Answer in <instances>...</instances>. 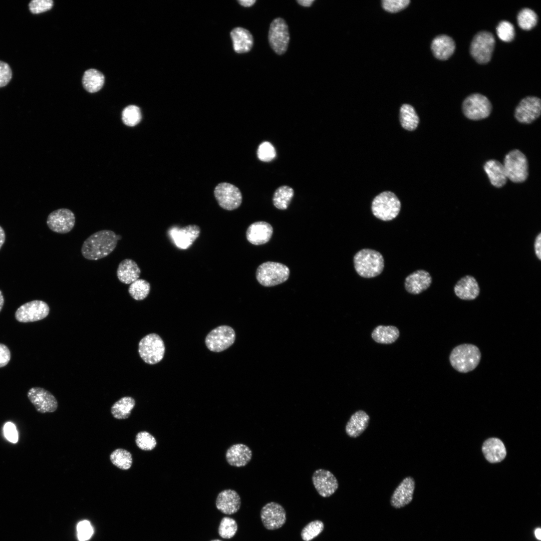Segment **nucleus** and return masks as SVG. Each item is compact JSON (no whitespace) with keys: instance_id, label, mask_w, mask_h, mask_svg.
I'll return each mask as SVG.
<instances>
[{"instance_id":"obj_1","label":"nucleus","mask_w":541,"mask_h":541,"mask_svg":"<svg viewBox=\"0 0 541 541\" xmlns=\"http://www.w3.org/2000/svg\"><path fill=\"white\" fill-rule=\"evenodd\" d=\"M121 236L110 230H101L89 236L83 242L81 253L86 259L96 260L108 256L116 248Z\"/></svg>"},{"instance_id":"obj_2","label":"nucleus","mask_w":541,"mask_h":541,"mask_svg":"<svg viewBox=\"0 0 541 541\" xmlns=\"http://www.w3.org/2000/svg\"><path fill=\"white\" fill-rule=\"evenodd\" d=\"M353 263L357 273L364 278L377 277L384 268L382 254L371 248H363L357 252L353 257Z\"/></svg>"},{"instance_id":"obj_3","label":"nucleus","mask_w":541,"mask_h":541,"mask_svg":"<svg viewBox=\"0 0 541 541\" xmlns=\"http://www.w3.org/2000/svg\"><path fill=\"white\" fill-rule=\"evenodd\" d=\"M478 348L473 344H463L452 350L449 361L452 367L459 372L465 373L475 369L481 359Z\"/></svg>"},{"instance_id":"obj_4","label":"nucleus","mask_w":541,"mask_h":541,"mask_svg":"<svg viewBox=\"0 0 541 541\" xmlns=\"http://www.w3.org/2000/svg\"><path fill=\"white\" fill-rule=\"evenodd\" d=\"M401 202L393 192L384 191L377 195L373 200L371 210L378 219L388 221L395 219L401 210Z\"/></svg>"},{"instance_id":"obj_5","label":"nucleus","mask_w":541,"mask_h":541,"mask_svg":"<svg viewBox=\"0 0 541 541\" xmlns=\"http://www.w3.org/2000/svg\"><path fill=\"white\" fill-rule=\"evenodd\" d=\"M289 267L281 263L266 261L260 264L256 271V278L263 286L273 287L286 282L289 278Z\"/></svg>"},{"instance_id":"obj_6","label":"nucleus","mask_w":541,"mask_h":541,"mask_svg":"<svg viewBox=\"0 0 541 541\" xmlns=\"http://www.w3.org/2000/svg\"><path fill=\"white\" fill-rule=\"evenodd\" d=\"M507 179L514 183L525 181L528 175V166L525 155L518 149L509 152L503 164Z\"/></svg>"},{"instance_id":"obj_7","label":"nucleus","mask_w":541,"mask_h":541,"mask_svg":"<svg viewBox=\"0 0 541 541\" xmlns=\"http://www.w3.org/2000/svg\"><path fill=\"white\" fill-rule=\"evenodd\" d=\"M138 353L145 363L150 365L158 363L162 360L164 355L163 341L156 334H148L140 341Z\"/></svg>"},{"instance_id":"obj_8","label":"nucleus","mask_w":541,"mask_h":541,"mask_svg":"<svg viewBox=\"0 0 541 541\" xmlns=\"http://www.w3.org/2000/svg\"><path fill=\"white\" fill-rule=\"evenodd\" d=\"M495 38L490 32L482 31L473 37L470 46V53L479 64H486L491 60L495 46Z\"/></svg>"},{"instance_id":"obj_9","label":"nucleus","mask_w":541,"mask_h":541,"mask_svg":"<svg viewBox=\"0 0 541 541\" xmlns=\"http://www.w3.org/2000/svg\"><path fill=\"white\" fill-rule=\"evenodd\" d=\"M462 111L466 117L479 120L488 117L492 110L491 103L485 96L474 93L467 96L462 103Z\"/></svg>"},{"instance_id":"obj_10","label":"nucleus","mask_w":541,"mask_h":541,"mask_svg":"<svg viewBox=\"0 0 541 541\" xmlns=\"http://www.w3.org/2000/svg\"><path fill=\"white\" fill-rule=\"evenodd\" d=\"M235 340L234 330L228 326L222 325L213 329L207 334L205 343L209 350L220 352L231 346Z\"/></svg>"},{"instance_id":"obj_11","label":"nucleus","mask_w":541,"mask_h":541,"mask_svg":"<svg viewBox=\"0 0 541 541\" xmlns=\"http://www.w3.org/2000/svg\"><path fill=\"white\" fill-rule=\"evenodd\" d=\"M268 39L273 50L278 55L284 54L288 47L290 35L288 25L281 18L275 19L271 23Z\"/></svg>"},{"instance_id":"obj_12","label":"nucleus","mask_w":541,"mask_h":541,"mask_svg":"<svg viewBox=\"0 0 541 541\" xmlns=\"http://www.w3.org/2000/svg\"><path fill=\"white\" fill-rule=\"evenodd\" d=\"M214 194L219 205L227 210L237 208L242 202V197L240 191L230 183H219L214 189Z\"/></svg>"},{"instance_id":"obj_13","label":"nucleus","mask_w":541,"mask_h":541,"mask_svg":"<svg viewBox=\"0 0 541 541\" xmlns=\"http://www.w3.org/2000/svg\"><path fill=\"white\" fill-rule=\"evenodd\" d=\"M49 311V307L46 302L34 300L20 306L15 313V318L20 322H33L45 318Z\"/></svg>"},{"instance_id":"obj_14","label":"nucleus","mask_w":541,"mask_h":541,"mask_svg":"<svg viewBox=\"0 0 541 541\" xmlns=\"http://www.w3.org/2000/svg\"><path fill=\"white\" fill-rule=\"evenodd\" d=\"M74 213L67 208H60L51 212L47 219L49 228L53 231L61 234L69 232L75 224Z\"/></svg>"},{"instance_id":"obj_15","label":"nucleus","mask_w":541,"mask_h":541,"mask_svg":"<svg viewBox=\"0 0 541 541\" xmlns=\"http://www.w3.org/2000/svg\"><path fill=\"white\" fill-rule=\"evenodd\" d=\"M540 113V99L535 96H527L523 98L516 107L514 116L520 123L530 124L539 117Z\"/></svg>"},{"instance_id":"obj_16","label":"nucleus","mask_w":541,"mask_h":541,"mask_svg":"<svg viewBox=\"0 0 541 541\" xmlns=\"http://www.w3.org/2000/svg\"><path fill=\"white\" fill-rule=\"evenodd\" d=\"M27 396L30 402L39 413L55 412L58 408V402L55 396L48 390L38 387L31 388Z\"/></svg>"},{"instance_id":"obj_17","label":"nucleus","mask_w":541,"mask_h":541,"mask_svg":"<svg viewBox=\"0 0 541 541\" xmlns=\"http://www.w3.org/2000/svg\"><path fill=\"white\" fill-rule=\"evenodd\" d=\"M260 518L263 526L268 530L281 527L286 521V512L279 503L270 502L265 504L260 511Z\"/></svg>"},{"instance_id":"obj_18","label":"nucleus","mask_w":541,"mask_h":541,"mask_svg":"<svg viewBox=\"0 0 541 541\" xmlns=\"http://www.w3.org/2000/svg\"><path fill=\"white\" fill-rule=\"evenodd\" d=\"M312 478L316 490L323 497L331 496L338 488V480L329 470L322 468L317 469L314 472Z\"/></svg>"},{"instance_id":"obj_19","label":"nucleus","mask_w":541,"mask_h":541,"mask_svg":"<svg viewBox=\"0 0 541 541\" xmlns=\"http://www.w3.org/2000/svg\"><path fill=\"white\" fill-rule=\"evenodd\" d=\"M200 228L197 225H188L180 227L176 226L170 227L168 233L174 244L179 248H189L198 238Z\"/></svg>"},{"instance_id":"obj_20","label":"nucleus","mask_w":541,"mask_h":541,"mask_svg":"<svg viewBox=\"0 0 541 541\" xmlns=\"http://www.w3.org/2000/svg\"><path fill=\"white\" fill-rule=\"evenodd\" d=\"M415 488L414 478L410 476L405 477L393 491L391 505L395 508H400L409 504L413 499Z\"/></svg>"},{"instance_id":"obj_21","label":"nucleus","mask_w":541,"mask_h":541,"mask_svg":"<svg viewBox=\"0 0 541 541\" xmlns=\"http://www.w3.org/2000/svg\"><path fill=\"white\" fill-rule=\"evenodd\" d=\"M432 282V279L429 272L424 269H418L406 277L404 287L409 294L418 295L428 289Z\"/></svg>"},{"instance_id":"obj_22","label":"nucleus","mask_w":541,"mask_h":541,"mask_svg":"<svg viewBox=\"0 0 541 541\" xmlns=\"http://www.w3.org/2000/svg\"><path fill=\"white\" fill-rule=\"evenodd\" d=\"M216 508L221 512L232 514L240 507L241 499L237 492L231 489H224L218 493L216 499Z\"/></svg>"},{"instance_id":"obj_23","label":"nucleus","mask_w":541,"mask_h":541,"mask_svg":"<svg viewBox=\"0 0 541 541\" xmlns=\"http://www.w3.org/2000/svg\"><path fill=\"white\" fill-rule=\"evenodd\" d=\"M252 452L250 448L242 443L230 446L225 453V458L231 466L240 467L246 466L251 460Z\"/></svg>"},{"instance_id":"obj_24","label":"nucleus","mask_w":541,"mask_h":541,"mask_svg":"<svg viewBox=\"0 0 541 541\" xmlns=\"http://www.w3.org/2000/svg\"><path fill=\"white\" fill-rule=\"evenodd\" d=\"M273 228L265 221H257L251 224L246 232L247 240L252 244L260 245L267 242L272 237Z\"/></svg>"},{"instance_id":"obj_25","label":"nucleus","mask_w":541,"mask_h":541,"mask_svg":"<svg viewBox=\"0 0 541 541\" xmlns=\"http://www.w3.org/2000/svg\"><path fill=\"white\" fill-rule=\"evenodd\" d=\"M456 296L463 300H473L479 295L480 288L475 278L467 275L461 278L455 285Z\"/></svg>"},{"instance_id":"obj_26","label":"nucleus","mask_w":541,"mask_h":541,"mask_svg":"<svg viewBox=\"0 0 541 541\" xmlns=\"http://www.w3.org/2000/svg\"><path fill=\"white\" fill-rule=\"evenodd\" d=\"M370 419V416L364 410H359L355 412L345 425L346 433L351 438L359 437L368 427Z\"/></svg>"},{"instance_id":"obj_27","label":"nucleus","mask_w":541,"mask_h":541,"mask_svg":"<svg viewBox=\"0 0 541 541\" xmlns=\"http://www.w3.org/2000/svg\"><path fill=\"white\" fill-rule=\"evenodd\" d=\"M431 49L434 56L440 60L449 58L455 49L454 41L446 35H440L435 37L432 41Z\"/></svg>"},{"instance_id":"obj_28","label":"nucleus","mask_w":541,"mask_h":541,"mask_svg":"<svg viewBox=\"0 0 541 541\" xmlns=\"http://www.w3.org/2000/svg\"><path fill=\"white\" fill-rule=\"evenodd\" d=\"M482 450L486 460L490 463L500 462L506 454L503 442L496 438H489L485 441Z\"/></svg>"},{"instance_id":"obj_29","label":"nucleus","mask_w":541,"mask_h":541,"mask_svg":"<svg viewBox=\"0 0 541 541\" xmlns=\"http://www.w3.org/2000/svg\"><path fill=\"white\" fill-rule=\"evenodd\" d=\"M116 274L120 282L129 285L139 279L141 270L134 260L126 258L119 263Z\"/></svg>"},{"instance_id":"obj_30","label":"nucleus","mask_w":541,"mask_h":541,"mask_svg":"<svg viewBox=\"0 0 541 541\" xmlns=\"http://www.w3.org/2000/svg\"><path fill=\"white\" fill-rule=\"evenodd\" d=\"M483 168L492 185L500 188L505 184L507 178L503 165L500 162L489 160L484 164Z\"/></svg>"},{"instance_id":"obj_31","label":"nucleus","mask_w":541,"mask_h":541,"mask_svg":"<svg viewBox=\"0 0 541 541\" xmlns=\"http://www.w3.org/2000/svg\"><path fill=\"white\" fill-rule=\"evenodd\" d=\"M230 36L233 49L237 53H244L250 50L253 46V37L250 32L241 27L233 29Z\"/></svg>"},{"instance_id":"obj_32","label":"nucleus","mask_w":541,"mask_h":541,"mask_svg":"<svg viewBox=\"0 0 541 541\" xmlns=\"http://www.w3.org/2000/svg\"><path fill=\"white\" fill-rule=\"evenodd\" d=\"M399 334L398 329L395 326L379 325L373 331L371 337L378 343L389 344L395 342Z\"/></svg>"},{"instance_id":"obj_33","label":"nucleus","mask_w":541,"mask_h":541,"mask_svg":"<svg viewBox=\"0 0 541 541\" xmlns=\"http://www.w3.org/2000/svg\"><path fill=\"white\" fill-rule=\"evenodd\" d=\"M105 77L103 74L95 69L86 70L82 78V84L85 89L90 93L99 91L103 86Z\"/></svg>"},{"instance_id":"obj_34","label":"nucleus","mask_w":541,"mask_h":541,"mask_svg":"<svg viewBox=\"0 0 541 541\" xmlns=\"http://www.w3.org/2000/svg\"><path fill=\"white\" fill-rule=\"evenodd\" d=\"M135 405V401L134 398L129 396L123 397L112 405L111 412L116 419H125L130 416Z\"/></svg>"},{"instance_id":"obj_35","label":"nucleus","mask_w":541,"mask_h":541,"mask_svg":"<svg viewBox=\"0 0 541 541\" xmlns=\"http://www.w3.org/2000/svg\"><path fill=\"white\" fill-rule=\"evenodd\" d=\"M400 121L403 128L412 131L417 128L419 118L413 106L404 104L400 109Z\"/></svg>"},{"instance_id":"obj_36","label":"nucleus","mask_w":541,"mask_h":541,"mask_svg":"<svg viewBox=\"0 0 541 541\" xmlns=\"http://www.w3.org/2000/svg\"><path fill=\"white\" fill-rule=\"evenodd\" d=\"M294 195V189L290 186L283 185L275 191L273 201L274 206L279 209H286Z\"/></svg>"},{"instance_id":"obj_37","label":"nucleus","mask_w":541,"mask_h":541,"mask_svg":"<svg viewBox=\"0 0 541 541\" xmlns=\"http://www.w3.org/2000/svg\"><path fill=\"white\" fill-rule=\"evenodd\" d=\"M112 463L122 470L129 469L132 466L133 458L131 453L123 448H117L110 455Z\"/></svg>"},{"instance_id":"obj_38","label":"nucleus","mask_w":541,"mask_h":541,"mask_svg":"<svg viewBox=\"0 0 541 541\" xmlns=\"http://www.w3.org/2000/svg\"><path fill=\"white\" fill-rule=\"evenodd\" d=\"M150 290V283L145 280L139 279L131 283L128 290L130 296L137 301L145 299L149 295Z\"/></svg>"},{"instance_id":"obj_39","label":"nucleus","mask_w":541,"mask_h":541,"mask_svg":"<svg viewBox=\"0 0 541 541\" xmlns=\"http://www.w3.org/2000/svg\"><path fill=\"white\" fill-rule=\"evenodd\" d=\"M537 20L536 14L529 8L522 9L517 16V21L519 27L526 31L534 28L537 24Z\"/></svg>"},{"instance_id":"obj_40","label":"nucleus","mask_w":541,"mask_h":541,"mask_svg":"<svg viewBox=\"0 0 541 541\" xmlns=\"http://www.w3.org/2000/svg\"><path fill=\"white\" fill-rule=\"evenodd\" d=\"M123 123L127 126L133 127L138 124L141 120L140 108L134 105L125 108L122 113Z\"/></svg>"},{"instance_id":"obj_41","label":"nucleus","mask_w":541,"mask_h":541,"mask_svg":"<svg viewBox=\"0 0 541 541\" xmlns=\"http://www.w3.org/2000/svg\"><path fill=\"white\" fill-rule=\"evenodd\" d=\"M324 523L320 520L312 521L302 530L301 536L304 541H310L317 537L324 530Z\"/></svg>"},{"instance_id":"obj_42","label":"nucleus","mask_w":541,"mask_h":541,"mask_svg":"<svg viewBox=\"0 0 541 541\" xmlns=\"http://www.w3.org/2000/svg\"><path fill=\"white\" fill-rule=\"evenodd\" d=\"M237 530L236 521L229 517H224L220 521L218 527V533L223 538L229 539L233 537Z\"/></svg>"},{"instance_id":"obj_43","label":"nucleus","mask_w":541,"mask_h":541,"mask_svg":"<svg viewBox=\"0 0 541 541\" xmlns=\"http://www.w3.org/2000/svg\"><path fill=\"white\" fill-rule=\"evenodd\" d=\"M135 442L138 447L144 451L152 450L157 445L155 438L146 431H140L137 434Z\"/></svg>"},{"instance_id":"obj_44","label":"nucleus","mask_w":541,"mask_h":541,"mask_svg":"<svg viewBox=\"0 0 541 541\" xmlns=\"http://www.w3.org/2000/svg\"><path fill=\"white\" fill-rule=\"evenodd\" d=\"M496 34L501 41L510 42L515 36L514 26L508 21H502L496 27Z\"/></svg>"},{"instance_id":"obj_45","label":"nucleus","mask_w":541,"mask_h":541,"mask_svg":"<svg viewBox=\"0 0 541 541\" xmlns=\"http://www.w3.org/2000/svg\"><path fill=\"white\" fill-rule=\"evenodd\" d=\"M257 155L260 160L269 162L275 158L276 152L274 146L270 142L264 141L259 145Z\"/></svg>"},{"instance_id":"obj_46","label":"nucleus","mask_w":541,"mask_h":541,"mask_svg":"<svg viewBox=\"0 0 541 541\" xmlns=\"http://www.w3.org/2000/svg\"><path fill=\"white\" fill-rule=\"evenodd\" d=\"M53 6L52 0H33L29 5L31 13L40 14L51 10Z\"/></svg>"},{"instance_id":"obj_47","label":"nucleus","mask_w":541,"mask_h":541,"mask_svg":"<svg viewBox=\"0 0 541 541\" xmlns=\"http://www.w3.org/2000/svg\"><path fill=\"white\" fill-rule=\"evenodd\" d=\"M409 3V0H383L382 6L386 11L396 13L406 8Z\"/></svg>"},{"instance_id":"obj_48","label":"nucleus","mask_w":541,"mask_h":541,"mask_svg":"<svg viewBox=\"0 0 541 541\" xmlns=\"http://www.w3.org/2000/svg\"><path fill=\"white\" fill-rule=\"evenodd\" d=\"M77 529L78 538L80 541L89 539L93 532V528L90 522L86 520L80 521L77 525Z\"/></svg>"},{"instance_id":"obj_49","label":"nucleus","mask_w":541,"mask_h":541,"mask_svg":"<svg viewBox=\"0 0 541 541\" xmlns=\"http://www.w3.org/2000/svg\"><path fill=\"white\" fill-rule=\"evenodd\" d=\"M12 77V72L9 64L0 61V88L7 85Z\"/></svg>"},{"instance_id":"obj_50","label":"nucleus","mask_w":541,"mask_h":541,"mask_svg":"<svg viewBox=\"0 0 541 541\" xmlns=\"http://www.w3.org/2000/svg\"><path fill=\"white\" fill-rule=\"evenodd\" d=\"M4 433L6 437L10 442L15 443L18 441V433L16 428L13 423L8 422L5 425Z\"/></svg>"},{"instance_id":"obj_51","label":"nucleus","mask_w":541,"mask_h":541,"mask_svg":"<svg viewBox=\"0 0 541 541\" xmlns=\"http://www.w3.org/2000/svg\"><path fill=\"white\" fill-rule=\"evenodd\" d=\"M11 359V352L4 344H0V368L6 366Z\"/></svg>"},{"instance_id":"obj_52","label":"nucleus","mask_w":541,"mask_h":541,"mask_svg":"<svg viewBox=\"0 0 541 541\" xmlns=\"http://www.w3.org/2000/svg\"><path fill=\"white\" fill-rule=\"evenodd\" d=\"M541 233L539 232L536 236L534 242V248L536 256L539 260H541Z\"/></svg>"},{"instance_id":"obj_53","label":"nucleus","mask_w":541,"mask_h":541,"mask_svg":"<svg viewBox=\"0 0 541 541\" xmlns=\"http://www.w3.org/2000/svg\"><path fill=\"white\" fill-rule=\"evenodd\" d=\"M255 0H239L238 1L239 4L245 7H249L252 6L255 3Z\"/></svg>"},{"instance_id":"obj_54","label":"nucleus","mask_w":541,"mask_h":541,"mask_svg":"<svg viewBox=\"0 0 541 541\" xmlns=\"http://www.w3.org/2000/svg\"><path fill=\"white\" fill-rule=\"evenodd\" d=\"M297 3L303 7H310L314 2V0H298Z\"/></svg>"},{"instance_id":"obj_55","label":"nucleus","mask_w":541,"mask_h":541,"mask_svg":"<svg viewBox=\"0 0 541 541\" xmlns=\"http://www.w3.org/2000/svg\"><path fill=\"white\" fill-rule=\"evenodd\" d=\"M5 233L3 228L0 226V249L5 241Z\"/></svg>"},{"instance_id":"obj_56","label":"nucleus","mask_w":541,"mask_h":541,"mask_svg":"<svg viewBox=\"0 0 541 541\" xmlns=\"http://www.w3.org/2000/svg\"><path fill=\"white\" fill-rule=\"evenodd\" d=\"M540 532L541 529L540 528H536L534 531V534L536 538L539 540L541 539Z\"/></svg>"},{"instance_id":"obj_57","label":"nucleus","mask_w":541,"mask_h":541,"mask_svg":"<svg viewBox=\"0 0 541 541\" xmlns=\"http://www.w3.org/2000/svg\"><path fill=\"white\" fill-rule=\"evenodd\" d=\"M4 304V298L1 291H0V312L1 311Z\"/></svg>"},{"instance_id":"obj_58","label":"nucleus","mask_w":541,"mask_h":541,"mask_svg":"<svg viewBox=\"0 0 541 541\" xmlns=\"http://www.w3.org/2000/svg\"><path fill=\"white\" fill-rule=\"evenodd\" d=\"M210 541H222V540H221L220 539H215L211 540Z\"/></svg>"}]
</instances>
